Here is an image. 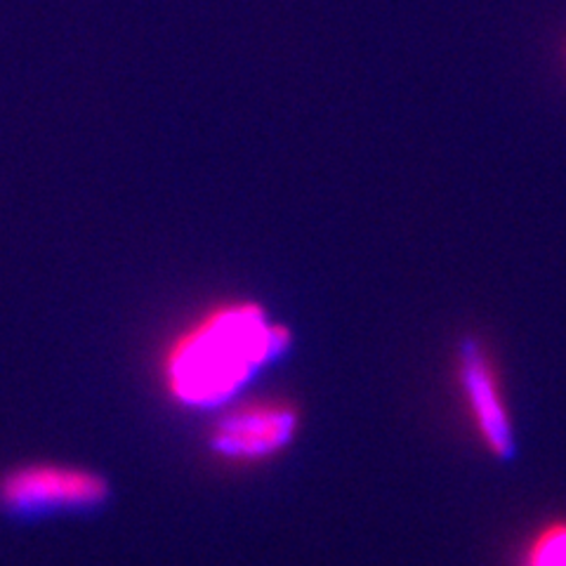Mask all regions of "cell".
Masks as SVG:
<instances>
[{"instance_id": "cell-1", "label": "cell", "mask_w": 566, "mask_h": 566, "mask_svg": "<svg viewBox=\"0 0 566 566\" xmlns=\"http://www.w3.org/2000/svg\"><path fill=\"white\" fill-rule=\"evenodd\" d=\"M291 345L286 326L272 324L253 303L212 310L175 340L166 359V382L175 401L193 409L234 397L258 370Z\"/></svg>"}, {"instance_id": "cell-2", "label": "cell", "mask_w": 566, "mask_h": 566, "mask_svg": "<svg viewBox=\"0 0 566 566\" xmlns=\"http://www.w3.org/2000/svg\"><path fill=\"white\" fill-rule=\"evenodd\" d=\"M109 499V482L102 474L57 463H33L8 472L0 480V505L20 517L45 512L93 510Z\"/></svg>"}, {"instance_id": "cell-3", "label": "cell", "mask_w": 566, "mask_h": 566, "mask_svg": "<svg viewBox=\"0 0 566 566\" xmlns=\"http://www.w3.org/2000/svg\"><path fill=\"white\" fill-rule=\"evenodd\" d=\"M300 416L286 401H253L229 411L210 432V449L222 458L258 460L286 449Z\"/></svg>"}, {"instance_id": "cell-4", "label": "cell", "mask_w": 566, "mask_h": 566, "mask_svg": "<svg viewBox=\"0 0 566 566\" xmlns=\"http://www.w3.org/2000/svg\"><path fill=\"white\" fill-rule=\"evenodd\" d=\"M458 376L474 428L480 432L486 449L499 455H507V451H512L510 416L493 366L489 364L486 352L476 343H468L463 347Z\"/></svg>"}, {"instance_id": "cell-5", "label": "cell", "mask_w": 566, "mask_h": 566, "mask_svg": "<svg viewBox=\"0 0 566 566\" xmlns=\"http://www.w3.org/2000/svg\"><path fill=\"white\" fill-rule=\"evenodd\" d=\"M522 566H566V522L547 524L536 534Z\"/></svg>"}]
</instances>
